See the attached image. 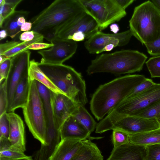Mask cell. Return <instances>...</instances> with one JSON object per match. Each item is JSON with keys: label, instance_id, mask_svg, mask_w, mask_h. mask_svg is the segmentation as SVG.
Instances as JSON below:
<instances>
[{"label": "cell", "instance_id": "3", "mask_svg": "<svg viewBox=\"0 0 160 160\" xmlns=\"http://www.w3.org/2000/svg\"><path fill=\"white\" fill-rule=\"evenodd\" d=\"M148 58L137 50H123L102 54L92 60L86 70L90 75L100 72L120 75L141 71Z\"/></svg>", "mask_w": 160, "mask_h": 160}, {"label": "cell", "instance_id": "17", "mask_svg": "<svg viewBox=\"0 0 160 160\" xmlns=\"http://www.w3.org/2000/svg\"><path fill=\"white\" fill-rule=\"evenodd\" d=\"M83 145V141L69 138L62 139L48 160H72Z\"/></svg>", "mask_w": 160, "mask_h": 160}, {"label": "cell", "instance_id": "28", "mask_svg": "<svg viewBox=\"0 0 160 160\" xmlns=\"http://www.w3.org/2000/svg\"><path fill=\"white\" fill-rule=\"evenodd\" d=\"M26 156L24 152L12 148L8 139H0V157L18 158Z\"/></svg>", "mask_w": 160, "mask_h": 160}, {"label": "cell", "instance_id": "20", "mask_svg": "<svg viewBox=\"0 0 160 160\" xmlns=\"http://www.w3.org/2000/svg\"><path fill=\"white\" fill-rule=\"evenodd\" d=\"M28 76L22 78L15 89L10 107L7 112H14L18 108H23L27 102L29 95Z\"/></svg>", "mask_w": 160, "mask_h": 160}, {"label": "cell", "instance_id": "4", "mask_svg": "<svg viewBox=\"0 0 160 160\" xmlns=\"http://www.w3.org/2000/svg\"><path fill=\"white\" fill-rule=\"evenodd\" d=\"M38 66L53 84L79 105L88 102L86 86L80 73L65 64L38 63Z\"/></svg>", "mask_w": 160, "mask_h": 160}, {"label": "cell", "instance_id": "26", "mask_svg": "<svg viewBox=\"0 0 160 160\" xmlns=\"http://www.w3.org/2000/svg\"><path fill=\"white\" fill-rule=\"evenodd\" d=\"M43 38L42 35L35 32V37L33 40L28 42H21L18 45L6 52L2 55L6 58H11L21 52L27 50L28 47L33 43L42 42Z\"/></svg>", "mask_w": 160, "mask_h": 160}, {"label": "cell", "instance_id": "14", "mask_svg": "<svg viewBox=\"0 0 160 160\" xmlns=\"http://www.w3.org/2000/svg\"><path fill=\"white\" fill-rule=\"evenodd\" d=\"M99 31L96 21L86 12L75 19L59 33L57 38L69 40L74 33H82L88 39Z\"/></svg>", "mask_w": 160, "mask_h": 160}, {"label": "cell", "instance_id": "33", "mask_svg": "<svg viewBox=\"0 0 160 160\" xmlns=\"http://www.w3.org/2000/svg\"><path fill=\"white\" fill-rule=\"evenodd\" d=\"M9 132V121L6 112L0 116V139H8Z\"/></svg>", "mask_w": 160, "mask_h": 160}, {"label": "cell", "instance_id": "5", "mask_svg": "<svg viewBox=\"0 0 160 160\" xmlns=\"http://www.w3.org/2000/svg\"><path fill=\"white\" fill-rule=\"evenodd\" d=\"M129 26L142 44L151 43L160 37V11L151 1H145L135 8Z\"/></svg>", "mask_w": 160, "mask_h": 160}, {"label": "cell", "instance_id": "1", "mask_svg": "<svg viewBox=\"0 0 160 160\" xmlns=\"http://www.w3.org/2000/svg\"><path fill=\"white\" fill-rule=\"evenodd\" d=\"M85 12L79 0H56L32 18V31L51 42L59 32Z\"/></svg>", "mask_w": 160, "mask_h": 160}, {"label": "cell", "instance_id": "39", "mask_svg": "<svg viewBox=\"0 0 160 160\" xmlns=\"http://www.w3.org/2000/svg\"><path fill=\"white\" fill-rule=\"evenodd\" d=\"M53 45L52 43L38 42L32 44L27 48V50H40L43 49L50 48Z\"/></svg>", "mask_w": 160, "mask_h": 160}, {"label": "cell", "instance_id": "9", "mask_svg": "<svg viewBox=\"0 0 160 160\" xmlns=\"http://www.w3.org/2000/svg\"><path fill=\"white\" fill-rule=\"evenodd\" d=\"M160 100V83H155L138 95L124 99L112 110L123 115L134 116Z\"/></svg>", "mask_w": 160, "mask_h": 160}, {"label": "cell", "instance_id": "48", "mask_svg": "<svg viewBox=\"0 0 160 160\" xmlns=\"http://www.w3.org/2000/svg\"><path fill=\"white\" fill-rule=\"evenodd\" d=\"M158 122L160 124V114L159 115V116L157 117L156 118Z\"/></svg>", "mask_w": 160, "mask_h": 160}, {"label": "cell", "instance_id": "6", "mask_svg": "<svg viewBox=\"0 0 160 160\" xmlns=\"http://www.w3.org/2000/svg\"><path fill=\"white\" fill-rule=\"evenodd\" d=\"M160 128V124L156 119L125 115L112 110L97 124L95 132L102 133L109 130H117L133 135Z\"/></svg>", "mask_w": 160, "mask_h": 160}, {"label": "cell", "instance_id": "42", "mask_svg": "<svg viewBox=\"0 0 160 160\" xmlns=\"http://www.w3.org/2000/svg\"><path fill=\"white\" fill-rule=\"evenodd\" d=\"M32 27V23L29 22H26L23 23L20 28L21 31L26 32L30 31Z\"/></svg>", "mask_w": 160, "mask_h": 160}, {"label": "cell", "instance_id": "45", "mask_svg": "<svg viewBox=\"0 0 160 160\" xmlns=\"http://www.w3.org/2000/svg\"><path fill=\"white\" fill-rule=\"evenodd\" d=\"M8 36L7 31L4 29H1L0 32V40L5 38Z\"/></svg>", "mask_w": 160, "mask_h": 160}, {"label": "cell", "instance_id": "21", "mask_svg": "<svg viewBox=\"0 0 160 160\" xmlns=\"http://www.w3.org/2000/svg\"><path fill=\"white\" fill-rule=\"evenodd\" d=\"M38 63L34 59L30 60L28 70L29 80L39 82L54 92L64 94L53 84L40 68L38 66Z\"/></svg>", "mask_w": 160, "mask_h": 160}, {"label": "cell", "instance_id": "22", "mask_svg": "<svg viewBox=\"0 0 160 160\" xmlns=\"http://www.w3.org/2000/svg\"><path fill=\"white\" fill-rule=\"evenodd\" d=\"M72 160H103V157L96 144L90 139L83 140V145Z\"/></svg>", "mask_w": 160, "mask_h": 160}, {"label": "cell", "instance_id": "38", "mask_svg": "<svg viewBox=\"0 0 160 160\" xmlns=\"http://www.w3.org/2000/svg\"><path fill=\"white\" fill-rule=\"evenodd\" d=\"M21 42L20 41H11L1 43L0 44V55L13 48Z\"/></svg>", "mask_w": 160, "mask_h": 160}, {"label": "cell", "instance_id": "25", "mask_svg": "<svg viewBox=\"0 0 160 160\" xmlns=\"http://www.w3.org/2000/svg\"><path fill=\"white\" fill-rule=\"evenodd\" d=\"M72 116L84 126L90 133L96 129L97 124L84 106L79 105L77 110Z\"/></svg>", "mask_w": 160, "mask_h": 160}, {"label": "cell", "instance_id": "35", "mask_svg": "<svg viewBox=\"0 0 160 160\" xmlns=\"http://www.w3.org/2000/svg\"><path fill=\"white\" fill-rule=\"evenodd\" d=\"M146 160H160V143L146 147Z\"/></svg>", "mask_w": 160, "mask_h": 160}, {"label": "cell", "instance_id": "29", "mask_svg": "<svg viewBox=\"0 0 160 160\" xmlns=\"http://www.w3.org/2000/svg\"><path fill=\"white\" fill-rule=\"evenodd\" d=\"M160 114V100L134 116L148 119H156Z\"/></svg>", "mask_w": 160, "mask_h": 160}, {"label": "cell", "instance_id": "31", "mask_svg": "<svg viewBox=\"0 0 160 160\" xmlns=\"http://www.w3.org/2000/svg\"><path fill=\"white\" fill-rule=\"evenodd\" d=\"M112 139L113 148L129 143V135L119 130H113Z\"/></svg>", "mask_w": 160, "mask_h": 160}, {"label": "cell", "instance_id": "43", "mask_svg": "<svg viewBox=\"0 0 160 160\" xmlns=\"http://www.w3.org/2000/svg\"><path fill=\"white\" fill-rule=\"evenodd\" d=\"M0 160H33V159L32 156H26L25 157L18 158H11L5 157H0Z\"/></svg>", "mask_w": 160, "mask_h": 160}, {"label": "cell", "instance_id": "23", "mask_svg": "<svg viewBox=\"0 0 160 160\" xmlns=\"http://www.w3.org/2000/svg\"><path fill=\"white\" fill-rule=\"evenodd\" d=\"M129 143L147 146L160 143V128L150 131L129 135Z\"/></svg>", "mask_w": 160, "mask_h": 160}, {"label": "cell", "instance_id": "10", "mask_svg": "<svg viewBox=\"0 0 160 160\" xmlns=\"http://www.w3.org/2000/svg\"><path fill=\"white\" fill-rule=\"evenodd\" d=\"M35 81L43 104L47 124V148L49 152H52L60 142L61 138L56 124L52 92L39 82Z\"/></svg>", "mask_w": 160, "mask_h": 160}, {"label": "cell", "instance_id": "11", "mask_svg": "<svg viewBox=\"0 0 160 160\" xmlns=\"http://www.w3.org/2000/svg\"><path fill=\"white\" fill-rule=\"evenodd\" d=\"M31 52L28 50L21 52L11 58V64L6 80L8 105L7 112L12 99L15 89L23 78L28 76Z\"/></svg>", "mask_w": 160, "mask_h": 160}, {"label": "cell", "instance_id": "44", "mask_svg": "<svg viewBox=\"0 0 160 160\" xmlns=\"http://www.w3.org/2000/svg\"><path fill=\"white\" fill-rule=\"evenodd\" d=\"M110 28L111 31L114 34H117L118 33L119 30V26L118 24L113 23L110 25Z\"/></svg>", "mask_w": 160, "mask_h": 160}, {"label": "cell", "instance_id": "41", "mask_svg": "<svg viewBox=\"0 0 160 160\" xmlns=\"http://www.w3.org/2000/svg\"><path fill=\"white\" fill-rule=\"evenodd\" d=\"M117 4L123 10L126 9L134 1V0H115Z\"/></svg>", "mask_w": 160, "mask_h": 160}, {"label": "cell", "instance_id": "27", "mask_svg": "<svg viewBox=\"0 0 160 160\" xmlns=\"http://www.w3.org/2000/svg\"><path fill=\"white\" fill-rule=\"evenodd\" d=\"M22 0H0V28L4 20L16 11L17 6Z\"/></svg>", "mask_w": 160, "mask_h": 160}, {"label": "cell", "instance_id": "46", "mask_svg": "<svg viewBox=\"0 0 160 160\" xmlns=\"http://www.w3.org/2000/svg\"><path fill=\"white\" fill-rule=\"evenodd\" d=\"M27 18L22 16L19 18L18 20V26L21 27L22 25L26 22V20Z\"/></svg>", "mask_w": 160, "mask_h": 160}, {"label": "cell", "instance_id": "36", "mask_svg": "<svg viewBox=\"0 0 160 160\" xmlns=\"http://www.w3.org/2000/svg\"><path fill=\"white\" fill-rule=\"evenodd\" d=\"M11 64V58H6L0 63V83L7 79L10 70Z\"/></svg>", "mask_w": 160, "mask_h": 160}, {"label": "cell", "instance_id": "37", "mask_svg": "<svg viewBox=\"0 0 160 160\" xmlns=\"http://www.w3.org/2000/svg\"><path fill=\"white\" fill-rule=\"evenodd\" d=\"M148 53L153 56L160 55V37L156 41L144 45Z\"/></svg>", "mask_w": 160, "mask_h": 160}, {"label": "cell", "instance_id": "19", "mask_svg": "<svg viewBox=\"0 0 160 160\" xmlns=\"http://www.w3.org/2000/svg\"><path fill=\"white\" fill-rule=\"evenodd\" d=\"M60 132L61 139L69 138L83 141L101 138L90 136L91 133L72 116L65 121L60 128Z\"/></svg>", "mask_w": 160, "mask_h": 160}, {"label": "cell", "instance_id": "13", "mask_svg": "<svg viewBox=\"0 0 160 160\" xmlns=\"http://www.w3.org/2000/svg\"><path fill=\"white\" fill-rule=\"evenodd\" d=\"M133 36L130 30L117 34H108L99 31L85 42L84 45L89 53L98 54L103 52L107 46L113 44L116 47L128 44Z\"/></svg>", "mask_w": 160, "mask_h": 160}, {"label": "cell", "instance_id": "12", "mask_svg": "<svg viewBox=\"0 0 160 160\" xmlns=\"http://www.w3.org/2000/svg\"><path fill=\"white\" fill-rule=\"evenodd\" d=\"M50 42L53 45L49 49L38 52L42 56L41 63L62 64L74 55L78 47L76 42L71 40L57 38Z\"/></svg>", "mask_w": 160, "mask_h": 160}, {"label": "cell", "instance_id": "40", "mask_svg": "<svg viewBox=\"0 0 160 160\" xmlns=\"http://www.w3.org/2000/svg\"><path fill=\"white\" fill-rule=\"evenodd\" d=\"M35 37V32L33 31L25 32L20 36L19 38L22 42H28L32 40Z\"/></svg>", "mask_w": 160, "mask_h": 160}, {"label": "cell", "instance_id": "15", "mask_svg": "<svg viewBox=\"0 0 160 160\" xmlns=\"http://www.w3.org/2000/svg\"><path fill=\"white\" fill-rule=\"evenodd\" d=\"M53 109L57 128L77 110L79 105L65 95L52 91Z\"/></svg>", "mask_w": 160, "mask_h": 160}, {"label": "cell", "instance_id": "7", "mask_svg": "<svg viewBox=\"0 0 160 160\" xmlns=\"http://www.w3.org/2000/svg\"><path fill=\"white\" fill-rule=\"evenodd\" d=\"M29 82L28 99L22 108L24 120L34 138L46 147L47 127L43 104L35 80Z\"/></svg>", "mask_w": 160, "mask_h": 160}, {"label": "cell", "instance_id": "30", "mask_svg": "<svg viewBox=\"0 0 160 160\" xmlns=\"http://www.w3.org/2000/svg\"><path fill=\"white\" fill-rule=\"evenodd\" d=\"M145 63L151 78H160V55L151 57Z\"/></svg>", "mask_w": 160, "mask_h": 160}, {"label": "cell", "instance_id": "2", "mask_svg": "<svg viewBox=\"0 0 160 160\" xmlns=\"http://www.w3.org/2000/svg\"><path fill=\"white\" fill-rule=\"evenodd\" d=\"M142 75H127L100 85L92 95L91 111L99 121L125 99L132 91L146 79Z\"/></svg>", "mask_w": 160, "mask_h": 160}, {"label": "cell", "instance_id": "32", "mask_svg": "<svg viewBox=\"0 0 160 160\" xmlns=\"http://www.w3.org/2000/svg\"><path fill=\"white\" fill-rule=\"evenodd\" d=\"M8 105V96L5 79L0 83V116L7 112Z\"/></svg>", "mask_w": 160, "mask_h": 160}, {"label": "cell", "instance_id": "16", "mask_svg": "<svg viewBox=\"0 0 160 160\" xmlns=\"http://www.w3.org/2000/svg\"><path fill=\"white\" fill-rule=\"evenodd\" d=\"M7 113L10 127L8 139L11 147L17 151L24 152L26 149L23 122L14 112Z\"/></svg>", "mask_w": 160, "mask_h": 160}, {"label": "cell", "instance_id": "8", "mask_svg": "<svg viewBox=\"0 0 160 160\" xmlns=\"http://www.w3.org/2000/svg\"><path fill=\"white\" fill-rule=\"evenodd\" d=\"M85 12L98 24L100 31L119 21L127 14L115 0H79Z\"/></svg>", "mask_w": 160, "mask_h": 160}, {"label": "cell", "instance_id": "24", "mask_svg": "<svg viewBox=\"0 0 160 160\" xmlns=\"http://www.w3.org/2000/svg\"><path fill=\"white\" fill-rule=\"evenodd\" d=\"M29 12L27 11H15L14 13L5 19L0 28L5 30L8 36L12 38H14L21 32L20 28L18 24L19 18L23 16L27 18Z\"/></svg>", "mask_w": 160, "mask_h": 160}, {"label": "cell", "instance_id": "47", "mask_svg": "<svg viewBox=\"0 0 160 160\" xmlns=\"http://www.w3.org/2000/svg\"><path fill=\"white\" fill-rule=\"evenodd\" d=\"M151 1L160 11V0H152Z\"/></svg>", "mask_w": 160, "mask_h": 160}, {"label": "cell", "instance_id": "18", "mask_svg": "<svg viewBox=\"0 0 160 160\" xmlns=\"http://www.w3.org/2000/svg\"><path fill=\"white\" fill-rule=\"evenodd\" d=\"M146 147L129 143L113 148L106 160H146Z\"/></svg>", "mask_w": 160, "mask_h": 160}, {"label": "cell", "instance_id": "34", "mask_svg": "<svg viewBox=\"0 0 160 160\" xmlns=\"http://www.w3.org/2000/svg\"><path fill=\"white\" fill-rule=\"evenodd\" d=\"M154 83L152 79L146 78L145 80L135 87L125 99L133 97L138 95Z\"/></svg>", "mask_w": 160, "mask_h": 160}]
</instances>
